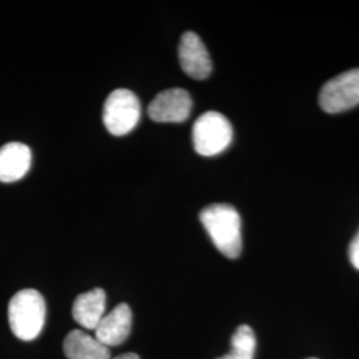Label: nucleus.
<instances>
[{
    "label": "nucleus",
    "mask_w": 359,
    "mask_h": 359,
    "mask_svg": "<svg viewBox=\"0 0 359 359\" xmlns=\"http://www.w3.org/2000/svg\"><path fill=\"white\" fill-rule=\"evenodd\" d=\"M200 221L218 252L228 258H237L243 250L241 217L234 206L212 204L200 213Z\"/></svg>",
    "instance_id": "1"
},
{
    "label": "nucleus",
    "mask_w": 359,
    "mask_h": 359,
    "mask_svg": "<svg viewBox=\"0 0 359 359\" xmlns=\"http://www.w3.org/2000/svg\"><path fill=\"white\" fill-rule=\"evenodd\" d=\"M8 322L19 339H35L46 322V301L43 295L34 289L18 292L8 304Z\"/></svg>",
    "instance_id": "2"
},
{
    "label": "nucleus",
    "mask_w": 359,
    "mask_h": 359,
    "mask_svg": "<svg viewBox=\"0 0 359 359\" xmlns=\"http://www.w3.org/2000/svg\"><path fill=\"white\" fill-rule=\"evenodd\" d=\"M193 147L201 156L222 154L233 140L231 121L219 112L208 111L193 126Z\"/></svg>",
    "instance_id": "3"
},
{
    "label": "nucleus",
    "mask_w": 359,
    "mask_h": 359,
    "mask_svg": "<svg viewBox=\"0 0 359 359\" xmlns=\"http://www.w3.org/2000/svg\"><path fill=\"white\" fill-rule=\"evenodd\" d=\"M142 116L139 97L127 88L112 90L103 108L105 128L115 136L127 135L135 128Z\"/></svg>",
    "instance_id": "4"
},
{
    "label": "nucleus",
    "mask_w": 359,
    "mask_h": 359,
    "mask_svg": "<svg viewBox=\"0 0 359 359\" xmlns=\"http://www.w3.org/2000/svg\"><path fill=\"white\" fill-rule=\"evenodd\" d=\"M359 104V68L330 79L320 93V105L327 114H341Z\"/></svg>",
    "instance_id": "5"
},
{
    "label": "nucleus",
    "mask_w": 359,
    "mask_h": 359,
    "mask_svg": "<svg viewBox=\"0 0 359 359\" xmlns=\"http://www.w3.org/2000/svg\"><path fill=\"white\" fill-rule=\"evenodd\" d=\"M193 102L188 90L170 88L160 92L148 105V115L157 123H182L192 112Z\"/></svg>",
    "instance_id": "6"
},
{
    "label": "nucleus",
    "mask_w": 359,
    "mask_h": 359,
    "mask_svg": "<svg viewBox=\"0 0 359 359\" xmlns=\"http://www.w3.org/2000/svg\"><path fill=\"white\" fill-rule=\"evenodd\" d=\"M179 60L182 71L196 80H204L212 74V60L205 44L192 31H188L181 36Z\"/></svg>",
    "instance_id": "7"
},
{
    "label": "nucleus",
    "mask_w": 359,
    "mask_h": 359,
    "mask_svg": "<svg viewBox=\"0 0 359 359\" xmlns=\"http://www.w3.org/2000/svg\"><path fill=\"white\" fill-rule=\"evenodd\" d=\"M132 329V310L127 304H118L109 314L104 316L95 337L107 347H115L127 341Z\"/></svg>",
    "instance_id": "8"
},
{
    "label": "nucleus",
    "mask_w": 359,
    "mask_h": 359,
    "mask_svg": "<svg viewBox=\"0 0 359 359\" xmlns=\"http://www.w3.org/2000/svg\"><path fill=\"white\" fill-rule=\"evenodd\" d=\"M32 154L23 142H7L0 148V182H13L26 176Z\"/></svg>",
    "instance_id": "9"
},
{
    "label": "nucleus",
    "mask_w": 359,
    "mask_h": 359,
    "mask_svg": "<svg viewBox=\"0 0 359 359\" xmlns=\"http://www.w3.org/2000/svg\"><path fill=\"white\" fill-rule=\"evenodd\" d=\"M105 304L107 295L103 289H92L90 292L77 295L72 306V316L80 326L88 330H95L104 317Z\"/></svg>",
    "instance_id": "10"
},
{
    "label": "nucleus",
    "mask_w": 359,
    "mask_h": 359,
    "mask_svg": "<svg viewBox=\"0 0 359 359\" xmlns=\"http://www.w3.org/2000/svg\"><path fill=\"white\" fill-rule=\"evenodd\" d=\"M65 354L68 359H111L109 347L81 330H72L65 337Z\"/></svg>",
    "instance_id": "11"
},
{
    "label": "nucleus",
    "mask_w": 359,
    "mask_h": 359,
    "mask_svg": "<svg viewBox=\"0 0 359 359\" xmlns=\"http://www.w3.org/2000/svg\"><path fill=\"white\" fill-rule=\"evenodd\" d=\"M231 353L217 359H253L256 351V335L250 326L241 325L231 335Z\"/></svg>",
    "instance_id": "12"
},
{
    "label": "nucleus",
    "mask_w": 359,
    "mask_h": 359,
    "mask_svg": "<svg viewBox=\"0 0 359 359\" xmlns=\"http://www.w3.org/2000/svg\"><path fill=\"white\" fill-rule=\"evenodd\" d=\"M348 258L355 269L359 270V231L357 236L353 238L348 248Z\"/></svg>",
    "instance_id": "13"
},
{
    "label": "nucleus",
    "mask_w": 359,
    "mask_h": 359,
    "mask_svg": "<svg viewBox=\"0 0 359 359\" xmlns=\"http://www.w3.org/2000/svg\"><path fill=\"white\" fill-rule=\"evenodd\" d=\"M114 359H140V357L135 353H127V354H123V355H118Z\"/></svg>",
    "instance_id": "14"
},
{
    "label": "nucleus",
    "mask_w": 359,
    "mask_h": 359,
    "mask_svg": "<svg viewBox=\"0 0 359 359\" xmlns=\"http://www.w3.org/2000/svg\"><path fill=\"white\" fill-rule=\"evenodd\" d=\"M309 359H317V358H309Z\"/></svg>",
    "instance_id": "15"
}]
</instances>
